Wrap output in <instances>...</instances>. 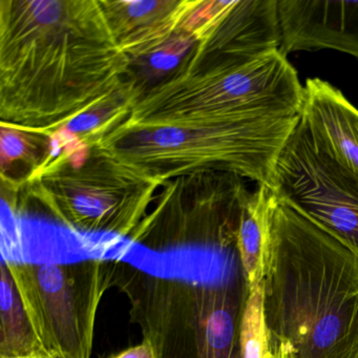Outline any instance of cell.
Returning a JSON list of instances; mask_svg holds the SVG:
<instances>
[{
  "mask_svg": "<svg viewBox=\"0 0 358 358\" xmlns=\"http://www.w3.org/2000/svg\"><path fill=\"white\" fill-rule=\"evenodd\" d=\"M269 223L262 285L268 332L294 358L357 357V255L272 190Z\"/></svg>",
  "mask_w": 358,
  "mask_h": 358,
  "instance_id": "cell-1",
  "label": "cell"
},
{
  "mask_svg": "<svg viewBox=\"0 0 358 358\" xmlns=\"http://www.w3.org/2000/svg\"><path fill=\"white\" fill-rule=\"evenodd\" d=\"M114 286L129 297L131 320L155 358L241 357V324L250 293L245 275L196 282L115 261Z\"/></svg>",
  "mask_w": 358,
  "mask_h": 358,
  "instance_id": "cell-2",
  "label": "cell"
},
{
  "mask_svg": "<svg viewBox=\"0 0 358 358\" xmlns=\"http://www.w3.org/2000/svg\"><path fill=\"white\" fill-rule=\"evenodd\" d=\"M6 262L41 350L51 358H91L97 311L114 286L115 262Z\"/></svg>",
  "mask_w": 358,
  "mask_h": 358,
  "instance_id": "cell-3",
  "label": "cell"
},
{
  "mask_svg": "<svg viewBox=\"0 0 358 358\" xmlns=\"http://www.w3.org/2000/svg\"><path fill=\"white\" fill-rule=\"evenodd\" d=\"M270 189L358 257V175L312 135L301 117L276 161Z\"/></svg>",
  "mask_w": 358,
  "mask_h": 358,
  "instance_id": "cell-4",
  "label": "cell"
},
{
  "mask_svg": "<svg viewBox=\"0 0 358 358\" xmlns=\"http://www.w3.org/2000/svg\"><path fill=\"white\" fill-rule=\"evenodd\" d=\"M282 28L278 0L232 1L211 24L210 73L245 66L280 49Z\"/></svg>",
  "mask_w": 358,
  "mask_h": 358,
  "instance_id": "cell-5",
  "label": "cell"
},
{
  "mask_svg": "<svg viewBox=\"0 0 358 358\" xmlns=\"http://www.w3.org/2000/svg\"><path fill=\"white\" fill-rule=\"evenodd\" d=\"M280 51L332 49L358 58V1L278 0Z\"/></svg>",
  "mask_w": 358,
  "mask_h": 358,
  "instance_id": "cell-6",
  "label": "cell"
},
{
  "mask_svg": "<svg viewBox=\"0 0 358 358\" xmlns=\"http://www.w3.org/2000/svg\"><path fill=\"white\" fill-rule=\"evenodd\" d=\"M303 89V122L337 160L358 175L357 108L327 81L309 79Z\"/></svg>",
  "mask_w": 358,
  "mask_h": 358,
  "instance_id": "cell-7",
  "label": "cell"
},
{
  "mask_svg": "<svg viewBox=\"0 0 358 358\" xmlns=\"http://www.w3.org/2000/svg\"><path fill=\"white\" fill-rule=\"evenodd\" d=\"M270 192L271 189L266 185L247 192L241 211L238 247L249 292L263 285L269 261Z\"/></svg>",
  "mask_w": 358,
  "mask_h": 358,
  "instance_id": "cell-8",
  "label": "cell"
},
{
  "mask_svg": "<svg viewBox=\"0 0 358 358\" xmlns=\"http://www.w3.org/2000/svg\"><path fill=\"white\" fill-rule=\"evenodd\" d=\"M0 293V358L17 357L41 351L38 339L5 259L1 263Z\"/></svg>",
  "mask_w": 358,
  "mask_h": 358,
  "instance_id": "cell-9",
  "label": "cell"
},
{
  "mask_svg": "<svg viewBox=\"0 0 358 358\" xmlns=\"http://www.w3.org/2000/svg\"><path fill=\"white\" fill-rule=\"evenodd\" d=\"M268 333L263 311L262 286L249 293L242 324L240 345L242 358H264L268 350Z\"/></svg>",
  "mask_w": 358,
  "mask_h": 358,
  "instance_id": "cell-10",
  "label": "cell"
},
{
  "mask_svg": "<svg viewBox=\"0 0 358 358\" xmlns=\"http://www.w3.org/2000/svg\"><path fill=\"white\" fill-rule=\"evenodd\" d=\"M24 142L20 136L15 134L8 133L5 131L3 133V138H1V150H3V158L13 159L22 156L24 150Z\"/></svg>",
  "mask_w": 358,
  "mask_h": 358,
  "instance_id": "cell-11",
  "label": "cell"
},
{
  "mask_svg": "<svg viewBox=\"0 0 358 358\" xmlns=\"http://www.w3.org/2000/svg\"><path fill=\"white\" fill-rule=\"evenodd\" d=\"M264 358H294V355H293L292 350L286 343L278 341L269 334L268 350Z\"/></svg>",
  "mask_w": 358,
  "mask_h": 358,
  "instance_id": "cell-12",
  "label": "cell"
},
{
  "mask_svg": "<svg viewBox=\"0 0 358 358\" xmlns=\"http://www.w3.org/2000/svg\"><path fill=\"white\" fill-rule=\"evenodd\" d=\"M110 358H155V354L150 343L143 339L139 345L129 348Z\"/></svg>",
  "mask_w": 358,
  "mask_h": 358,
  "instance_id": "cell-13",
  "label": "cell"
},
{
  "mask_svg": "<svg viewBox=\"0 0 358 358\" xmlns=\"http://www.w3.org/2000/svg\"><path fill=\"white\" fill-rule=\"evenodd\" d=\"M10 358H51L49 355L45 353L43 351H36L34 353L28 354V355L17 356V357H10Z\"/></svg>",
  "mask_w": 358,
  "mask_h": 358,
  "instance_id": "cell-14",
  "label": "cell"
},
{
  "mask_svg": "<svg viewBox=\"0 0 358 358\" xmlns=\"http://www.w3.org/2000/svg\"><path fill=\"white\" fill-rule=\"evenodd\" d=\"M356 358H358V355H357V357H356Z\"/></svg>",
  "mask_w": 358,
  "mask_h": 358,
  "instance_id": "cell-15",
  "label": "cell"
}]
</instances>
